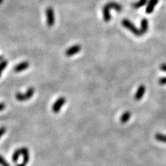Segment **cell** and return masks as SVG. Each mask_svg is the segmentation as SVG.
Wrapping results in <instances>:
<instances>
[{
  "label": "cell",
  "instance_id": "obj_1",
  "mask_svg": "<svg viewBox=\"0 0 166 166\" xmlns=\"http://www.w3.org/2000/svg\"><path fill=\"white\" fill-rule=\"evenodd\" d=\"M113 8V9H115L117 12L120 13L121 10H122L123 8L119 4L116 3V2L114 1H111L105 4L103 7L102 9V14H103V19L105 22H109L110 21L111 19V15H110V9Z\"/></svg>",
  "mask_w": 166,
  "mask_h": 166
},
{
  "label": "cell",
  "instance_id": "obj_2",
  "mask_svg": "<svg viewBox=\"0 0 166 166\" xmlns=\"http://www.w3.org/2000/svg\"><path fill=\"white\" fill-rule=\"evenodd\" d=\"M122 24L124 27L128 29V30H129L134 35H136V36H141V35H141L140 29L136 28L135 25H134L132 22H130L129 20L127 19H124L122 21Z\"/></svg>",
  "mask_w": 166,
  "mask_h": 166
},
{
  "label": "cell",
  "instance_id": "obj_3",
  "mask_svg": "<svg viewBox=\"0 0 166 166\" xmlns=\"http://www.w3.org/2000/svg\"><path fill=\"white\" fill-rule=\"evenodd\" d=\"M35 93V89L33 88V87H30V88L28 89V90L26 91L25 93H22L20 92H17L15 95V97H16L17 100H19V101H26V100H28L30 99L31 98H32L33 94Z\"/></svg>",
  "mask_w": 166,
  "mask_h": 166
},
{
  "label": "cell",
  "instance_id": "obj_4",
  "mask_svg": "<svg viewBox=\"0 0 166 166\" xmlns=\"http://www.w3.org/2000/svg\"><path fill=\"white\" fill-rule=\"evenodd\" d=\"M46 22L47 25L49 27L53 26L55 23V17H54V11L52 8L49 7L46 10Z\"/></svg>",
  "mask_w": 166,
  "mask_h": 166
},
{
  "label": "cell",
  "instance_id": "obj_5",
  "mask_svg": "<svg viewBox=\"0 0 166 166\" xmlns=\"http://www.w3.org/2000/svg\"><path fill=\"white\" fill-rule=\"evenodd\" d=\"M66 102V99L64 97H61L56 100L54 102L53 107H52V110L55 114H58V112L60 111V109L62 108V106H63L64 104Z\"/></svg>",
  "mask_w": 166,
  "mask_h": 166
},
{
  "label": "cell",
  "instance_id": "obj_6",
  "mask_svg": "<svg viewBox=\"0 0 166 166\" xmlns=\"http://www.w3.org/2000/svg\"><path fill=\"white\" fill-rule=\"evenodd\" d=\"M80 50H81V46L78 45V44H76V45H74L67 49L65 51V55L68 56V57H70V56H72L76 54V53H79Z\"/></svg>",
  "mask_w": 166,
  "mask_h": 166
},
{
  "label": "cell",
  "instance_id": "obj_7",
  "mask_svg": "<svg viewBox=\"0 0 166 166\" xmlns=\"http://www.w3.org/2000/svg\"><path fill=\"white\" fill-rule=\"evenodd\" d=\"M21 150V155L23 156V162L22 163L26 165L28 163L29 159H30V156H29V151L26 147H22L20 148Z\"/></svg>",
  "mask_w": 166,
  "mask_h": 166
},
{
  "label": "cell",
  "instance_id": "obj_8",
  "mask_svg": "<svg viewBox=\"0 0 166 166\" xmlns=\"http://www.w3.org/2000/svg\"><path fill=\"white\" fill-rule=\"evenodd\" d=\"M28 67H29V63L28 62H22L21 63L17 64L16 66L14 67V69H13V70H14L15 72L19 73L28 68Z\"/></svg>",
  "mask_w": 166,
  "mask_h": 166
},
{
  "label": "cell",
  "instance_id": "obj_9",
  "mask_svg": "<svg viewBox=\"0 0 166 166\" xmlns=\"http://www.w3.org/2000/svg\"><path fill=\"white\" fill-rule=\"evenodd\" d=\"M145 92V87L143 84L140 85V86L138 87L137 91H136V93L135 94V96H134L135 99L136 100H140L141 98H143V96H144Z\"/></svg>",
  "mask_w": 166,
  "mask_h": 166
},
{
  "label": "cell",
  "instance_id": "obj_10",
  "mask_svg": "<svg viewBox=\"0 0 166 166\" xmlns=\"http://www.w3.org/2000/svg\"><path fill=\"white\" fill-rule=\"evenodd\" d=\"M158 2L159 0H150L147 4L146 10H145L147 14H150V13L153 12L154 8H155L156 4H158Z\"/></svg>",
  "mask_w": 166,
  "mask_h": 166
},
{
  "label": "cell",
  "instance_id": "obj_11",
  "mask_svg": "<svg viewBox=\"0 0 166 166\" xmlns=\"http://www.w3.org/2000/svg\"><path fill=\"white\" fill-rule=\"evenodd\" d=\"M148 30V21L147 19H143L141 20V35L145 34Z\"/></svg>",
  "mask_w": 166,
  "mask_h": 166
},
{
  "label": "cell",
  "instance_id": "obj_12",
  "mask_svg": "<svg viewBox=\"0 0 166 166\" xmlns=\"http://www.w3.org/2000/svg\"><path fill=\"white\" fill-rule=\"evenodd\" d=\"M131 118V113L129 111H125L124 114L121 116L120 122L122 123H125L128 121Z\"/></svg>",
  "mask_w": 166,
  "mask_h": 166
},
{
  "label": "cell",
  "instance_id": "obj_13",
  "mask_svg": "<svg viewBox=\"0 0 166 166\" xmlns=\"http://www.w3.org/2000/svg\"><path fill=\"white\" fill-rule=\"evenodd\" d=\"M147 3V0H139L138 1L132 4V6H133V7L134 8H139L145 6V4Z\"/></svg>",
  "mask_w": 166,
  "mask_h": 166
},
{
  "label": "cell",
  "instance_id": "obj_14",
  "mask_svg": "<svg viewBox=\"0 0 166 166\" xmlns=\"http://www.w3.org/2000/svg\"><path fill=\"white\" fill-rule=\"evenodd\" d=\"M20 155H21V150L17 149L15 150L14 152V153H13V156H12V160L14 163H17V161H18V159L19 158Z\"/></svg>",
  "mask_w": 166,
  "mask_h": 166
},
{
  "label": "cell",
  "instance_id": "obj_15",
  "mask_svg": "<svg viewBox=\"0 0 166 166\" xmlns=\"http://www.w3.org/2000/svg\"><path fill=\"white\" fill-rule=\"evenodd\" d=\"M155 138L157 141L166 143V135L161 133H157L155 135Z\"/></svg>",
  "mask_w": 166,
  "mask_h": 166
},
{
  "label": "cell",
  "instance_id": "obj_16",
  "mask_svg": "<svg viewBox=\"0 0 166 166\" xmlns=\"http://www.w3.org/2000/svg\"><path fill=\"white\" fill-rule=\"evenodd\" d=\"M8 65V61L7 60H3L0 62V77H1V73L3 72V71L6 68Z\"/></svg>",
  "mask_w": 166,
  "mask_h": 166
},
{
  "label": "cell",
  "instance_id": "obj_17",
  "mask_svg": "<svg viewBox=\"0 0 166 166\" xmlns=\"http://www.w3.org/2000/svg\"><path fill=\"white\" fill-rule=\"evenodd\" d=\"M0 165L1 166H10V164L8 163L5 159L3 156L0 155Z\"/></svg>",
  "mask_w": 166,
  "mask_h": 166
},
{
  "label": "cell",
  "instance_id": "obj_18",
  "mask_svg": "<svg viewBox=\"0 0 166 166\" xmlns=\"http://www.w3.org/2000/svg\"><path fill=\"white\" fill-rule=\"evenodd\" d=\"M6 132V128L5 127H0V138L2 136L5 134V132Z\"/></svg>",
  "mask_w": 166,
  "mask_h": 166
},
{
  "label": "cell",
  "instance_id": "obj_19",
  "mask_svg": "<svg viewBox=\"0 0 166 166\" xmlns=\"http://www.w3.org/2000/svg\"><path fill=\"white\" fill-rule=\"evenodd\" d=\"M159 84L161 85L166 84V77H163V78H160L159 80Z\"/></svg>",
  "mask_w": 166,
  "mask_h": 166
},
{
  "label": "cell",
  "instance_id": "obj_20",
  "mask_svg": "<svg viewBox=\"0 0 166 166\" xmlns=\"http://www.w3.org/2000/svg\"><path fill=\"white\" fill-rule=\"evenodd\" d=\"M5 107H6V105L4 102H0V111L4 110V109H5Z\"/></svg>",
  "mask_w": 166,
  "mask_h": 166
},
{
  "label": "cell",
  "instance_id": "obj_21",
  "mask_svg": "<svg viewBox=\"0 0 166 166\" xmlns=\"http://www.w3.org/2000/svg\"><path fill=\"white\" fill-rule=\"evenodd\" d=\"M160 68L162 71H165V72H166V64H161L160 66Z\"/></svg>",
  "mask_w": 166,
  "mask_h": 166
},
{
  "label": "cell",
  "instance_id": "obj_22",
  "mask_svg": "<svg viewBox=\"0 0 166 166\" xmlns=\"http://www.w3.org/2000/svg\"><path fill=\"white\" fill-rule=\"evenodd\" d=\"M4 60V56H0V62Z\"/></svg>",
  "mask_w": 166,
  "mask_h": 166
},
{
  "label": "cell",
  "instance_id": "obj_23",
  "mask_svg": "<svg viewBox=\"0 0 166 166\" xmlns=\"http://www.w3.org/2000/svg\"><path fill=\"white\" fill-rule=\"evenodd\" d=\"M16 166H26L24 164H23V163H20V164H18V165H17Z\"/></svg>",
  "mask_w": 166,
  "mask_h": 166
},
{
  "label": "cell",
  "instance_id": "obj_24",
  "mask_svg": "<svg viewBox=\"0 0 166 166\" xmlns=\"http://www.w3.org/2000/svg\"><path fill=\"white\" fill-rule=\"evenodd\" d=\"M3 3V0H0V4H1Z\"/></svg>",
  "mask_w": 166,
  "mask_h": 166
}]
</instances>
